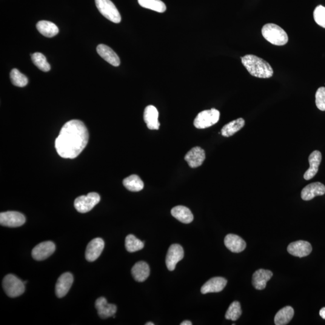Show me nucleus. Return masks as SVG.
I'll return each mask as SVG.
<instances>
[{"label": "nucleus", "instance_id": "31", "mask_svg": "<svg viewBox=\"0 0 325 325\" xmlns=\"http://www.w3.org/2000/svg\"><path fill=\"white\" fill-rule=\"evenodd\" d=\"M31 58L33 64L40 70L44 71V72H48L50 70V65L47 62L44 54L41 53H35L31 54Z\"/></svg>", "mask_w": 325, "mask_h": 325}, {"label": "nucleus", "instance_id": "32", "mask_svg": "<svg viewBox=\"0 0 325 325\" xmlns=\"http://www.w3.org/2000/svg\"><path fill=\"white\" fill-rule=\"evenodd\" d=\"M242 313L241 304L238 301H235L231 304L225 314V318L227 320L236 321L241 317Z\"/></svg>", "mask_w": 325, "mask_h": 325}, {"label": "nucleus", "instance_id": "33", "mask_svg": "<svg viewBox=\"0 0 325 325\" xmlns=\"http://www.w3.org/2000/svg\"><path fill=\"white\" fill-rule=\"evenodd\" d=\"M10 79L12 84L17 87H25L28 84L27 77L17 69H13L11 71Z\"/></svg>", "mask_w": 325, "mask_h": 325}, {"label": "nucleus", "instance_id": "3", "mask_svg": "<svg viewBox=\"0 0 325 325\" xmlns=\"http://www.w3.org/2000/svg\"><path fill=\"white\" fill-rule=\"evenodd\" d=\"M261 33L265 39L277 46H283L289 41V37L286 31L275 24L264 25L262 28Z\"/></svg>", "mask_w": 325, "mask_h": 325}, {"label": "nucleus", "instance_id": "36", "mask_svg": "<svg viewBox=\"0 0 325 325\" xmlns=\"http://www.w3.org/2000/svg\"><path fill=\"white\" fill-rule=\"evenodd\" d=\"M319 315H320L322 319H325V307L322 308L319 312Z\"/></svg>", "mask_w": 325, "mask_h": 325}, {"label": "nucleus", "instance_id": "22", "mask_svg": "<svg viewBox=\"0 0 325 325\" xmlns=\"http://www.w3.org/2000/svg\"><path fill=\"white\" fill-rule=\"evenodd\" d=\"M273 273L270 270L259 269L253 273L252 284L256 290H263L266 288L268 281L272 277Z\"/></svg>", "mask_w": 325, "mask_h": 325}, {"label": "nucleus", "instance_id": "19", "mask_svg": "<svg viewBox=\"0 0 325 325\" xmlns=\"http://www.w3.org/2000/svg\"><path fill=\"white\" fill-rule=\"evenodd\" d=\"M144 118L147 127L150 130H159L160 122H159V112L154 105H148L145 108Z\"/></svg>", "mask_w": 325, "mask_h": 325}, {"label": "nucleus", "instance_id": "11", "mask_svg": "<svg viewBox=\"0 0 325 325\" xmlns=\"http://www.w3.org/2000/svg\"><path fill=\"white\" fill-rule=\"evenodd\" d=\"M104 241L101 238L93 239L87 244L85 250V258L89 262L95 261L101 255L104 248Z\"/></svg>", "mask_w": 325, "mask_h": 325}, {"label": "nucleus", "instance_id": "7", "mask_svg": "<svg viewBox=\"0 0 325 325\" xmlns=\"http://www.w3.org/2000/svg\"><path fill=\"white\" fill-rule=\"evenodd\" d=\"M100 196L95 192L88 193L87 195L79 196L74 201V207L79 212L85 213L90 212L100 201Z\"/></svg>", "mask_w": 325, "mask_h": 325}, {"label": "nucleus", "instance_id": "14", "mask_svg": "<svg viewBox=\"0 0 325 325\" xmlns=\"http://www.w3.org/2000/svg\"><path fill=\"white\" fill-rule=\"evenodd\" d=\"M325 193V185L320 182H316L307 185L302 189L301 198L304 201H310L316 196H322Z\"/></svg>", "mask_w": 325, "mask_h": 325}, {"label": "nucleus", "instance_id": "23", "mask_svg": "<svg viewBox=\"0 0 325 325\" xmlns=\"http://www.w3.org/2000/svg\"><path fill=\"white\" fill-rule=\"evenodd\" d=\"M132 276L136 281L144 282L150 274L149 265L145 261H139L135 264L132 269Z\"/></svg>", "mask_w": 325, "mask_h": 325}, {"label": "nucleus", "instance_id": "2", "mask_svg": "<svg viewBox=\"0 0 325 325\" xmlns=\"http://www.w3.org/2000/svg\"><path fill=\"white\" fill-rule=\"evenodd\" d=\"M241 59L242 64L250 75L260 79H269L273 76V68L264 59L252 54H247Z\"/></svg>", "mask_w": 325, "mask_h": 325}, {"label": "nucleus", "instance_id": "38", "mask_svg": "<svg viewBox=\"0 0 325 325\" xmlns=\"http://www.w3.org/2000/svg\"><path fill=\"white\" fill-rule=\"evenodd\" d=\"M145 325H155V324H153V322H148Z\"/></svg>", "mask_w": 325, "mask_h": 325}, {"label": "nucleus", "instance_id": "30", "mask_svg": "<svg viewBox=\"0 0 325 325\" xmlns=\"http://www.w3.org/2000/svg\"><path fill=\"white\" fill-rule=\"evenodd\" d=\"M125 247L128 252H135L143 249L144 243L133 235H128L125 239Z\"/></svg>", "mask_w": 325, "mask_h": 325}, {"label": "nucleus", "instance_id": "13", "mask_svg": "<svg viewBox=\"0 0 325 325\" xmlns=\"http://www.w3.org/2000/svg\"><path fill=\"white\" fill-rule=\"evenodd\" d=\"M74 281V277L70 272L63 273L60 276L56 285V294L59 298L66 296L69 292Z\"/></svg>", "mask_w": 325, "mask_h": 325}, {"label": "nucleus", "instance_id": "12", "mask_svg": "<svg viewBox=\"0 0 325 325\" xmlns=\"http://www.w3.org/2000/svg\"><path fill=\"white\" fill-rule=\"evenodd\" d=\"M287 251L291 255L302 258L309 255L312 252V246L309 242L299 241L291 243L288 246Z\"/></svg>", "mask_w": 325, "mask_h": 325}, {"label": "nucleus", "instance_id": "8", "mask_svg": "<svg viewBox=\"0 0 325 325\" xmlns=\"http://www.w3.org/2000/svg\"><path fill=\"white\" fill-rule=\"evenodd\" d=\"M25 216L18 212H6L0 213V224L2 226L16 228L22 226L25 222Z\"/></svg>", "mask_w": 325, "mask_h": 325}, {"label": "nucleus", "instance_id": "18", "mask_svg": "<svg viewBox=\"0 0 325 325\" xmlns=\"http://www.w3.org/2000/svg\"><path fill=\"white\" fill-rule=\"evenodd\" d=\"M224 244L228 249L235 253L241 252L246 247V242L243 239L233 234H230L225 237Z\"/></svg>", "mask_w": 325, "mask_h": 325}, {"label": "nucleus", "instance_id": "6", "mask_svg": "<svg viewBox=\"0 0 325 325\" xmlns=\"http://www.w3.org/2000/svg\"><path fill=\"white\" fill-rule=\"evenodd\" d=\"M99 12L109 21L118 24L121 21V16L115 5L110 0H95Z\"/></svg>", "mask_w": 325, "mask_h": 325}, {"label": "nucleus", "instance_id": "25", "mask_svg": "<svg viewBox=\"0 0 325 325\" xmlns=\"http://www.w3.org/2000/svg\"><path fill=\"white\" fill-rule=\"evenodd\" d=\"M36 28L40 33L47 38H53L59 33L58 27L50 21H39L36 24Z\"/></svg>", "mask_w": 325, "mask_h": 325}, {"label": "nucleus", "instance_id": "24", "mask_svg": "<svg viewBox=\"0 0 325 325\" xmlns=\"http://www.w3.org/2000/svg\"><path fill=\"white\" fill-rule=\"evenodd\" d=\"M171 215L179 222L184 224H190L193 220V215L187 207L178 205L171 210Z\"/></svg>", "mask_w": 325, "mask_h": 325}, {"label": "nucleus", "instance_id": "17", "mask_svg": "<svg viewBox=\"0 0 325 325\" xmlns=\"http://www.w3.org/2000/svg\"><path fill=\"white\" fill-rule=\"evenodd\" d=\"M227 280L222 277L211 278L201 287V292L202 294L209 293H219L223 290L227 286Z\"/></svg>", "mask_w": 325, "mask_h": 325}, {"label": "nucleus", "instance_id": "27", "mask_svg": "<svg viewBox=\"0 0 325 325\" xmlns=\"http://www.w3.org/2000/svg\"><path fill=\"white\" fill-rule=\"evenodd\" d=\"M294 316V310L292 307L287 306L276 313L275 324L276 325H285L289 323Z\"/></svg>", "mask_w": 325, "mask_h": 325}, {"label": "nucleus", "instance_id": "37", "mask_svg": "<svg viewBox=\"0 0 325 325\" xmlns=\"http://www.w3.org/2000/svg\"><path fill=\"white\" fill-rule=\"evenodd\" d=\"M181 325H192V323L189 321H185L184 322H181Z\"/></svg>", "mask_w": 325, "mask_h": 325}, {"label": "nucleus", "instance_id": "4", "mask_svg": "<svg viewBox=\"0 0 325 325\" xmlns=\"http://www.w3.org/2000/svg\"><path fill=\"white\" fill-rule=\"evenodd\" d=\"M2 287L5 293L10 298H16L23 294L25 284L21 279L12 274L5 276L2 281Z\"/></svg>", "mask_w": 325, "mask_h": 325}, {"label": "nucleus", "instance_id": "10", "mask_svg": "<svg viewBox=\"0 0 325 325\" xmlns=\"http://www.w3.org/2000/svg\"><path fill=\"white\" fill-rule=\"evenodd\" d=\"M56 245L53 242H42L33 248L31 255L37 261H42L48 258L55 251Z\"/></svg>", "mask_w": 325, "mask_h": 325}, {"label": "nucleus", "instance_id": "35", "mask_svg": "<svg viewBox=\"0 0 325 325\" xmlns=\"http://www.w3.org/2000/svg\"><path fill=\"white\" fill-rule=\"evenodd\" d=\"M316 104L319 110L325 111V87L319 88L316 92Z\"/></svg>", "mask_w": 325, "mask_h": 325}, {"label": "nucleus", "instance_id": "21", "mask_svg": "<svg viewBox=\"0 0 325 325\" xmlns=\"http://www.w3.org/2000/svg\"><path fill=\"white\" fill-rule=\"evenodd\" d=\"M309 161L310 168L306 171L304 175V178L306 180H310L317 174L319 165H320L322 161V154L320 151H313L309 156Z\"/></svg>", "mask_w": 325, "mask_h": 325}, {"label": "nucleus", "instance_id": "29", "mask_svg": "<svg viewBox=\"0 0 325 325\" xmlns=\"http://www.w3.org/2000/svg\"><path fill=\"white\" fill-rule=\"evenodd\" d=\"M140 5L148 9L163 13L166 10V5L161 0H138Z\"/></svg>", "mask_w": 325, "mask_h": 325}, {"label": "nucleus", "instance_id": "16", "mask_svg": "<svg viewBox=\"0 0 325 325\" xmlns=\"http://www.w3.org/2000/svg\"><path fill=\"white\" fill-rule=\"evenodd\" d=\"M95 308L98 316L102 319H107L115 316L117 307L115 305L108 304L104 297L99 298L95 302Z\"/></svg>", "mask_w": 325, "mask_h": 325}, {"label": "nucleus", "instance_id": "34", "mask_svg": "<svg viewBox=\"0 0 325 325\" xmlns=\"http://www.w3.org/2000/svg\"><path fill=\"white\" fill-rule=\"evenodd\" d=\"M313 15L316 23L325 28V7L318 5L314 11Z\"/></svg>", "mask_w": 325, "mask_h": 325}, {"label": "nucleus", "instance_id": "15", "mask_svg": "<svg viewBox=\"0 0 325 325\" xmlns=\"http://www.w3.org/2000/svg\"><path fill=\"white\" fill-rule=\"evenodd\" d=\"M205 159V153L201 148L196 147L192 148L185 156V161L190 167L196 168L201 166Z\"/></svg>", "mask_w": 325, "mask_h": 325}, {"label": "nucleus", "instance_id": "5", "mask_svg": "<svg viewBox=\"0 0 325 325\" xmlns=\"http://www.w3.org/2000/svg\"><path fill=\"white\" fill-rule=\"evenodd\" d=\"M220 118V112L215 108L202 111L194 120V125L198 129H204L216 124Z\"/></svg>", "mask_w": 325, "mask_h": 325}, {"label": "nucleus", "instance_id": "26", "mask_svg": "<svg viewBox=\"0 0 325 325\" xmlns=\"http://www.w3.org/2000/svg\"><path fill=\"white\" fill-rule=\"evenodd\" d=\"M245 121L243 118H239L230 122L222 128L221 135L224 137L232 136L244 126Z\"/></svg>", "mask_w": 325, "mask_h": 325}, {"label": "nucleus", "instance_id": "20", "mask_svg": "<svg viewBox=\"0 0 325 325\" xmlns=\"http://www.w3.org/2000/svg\"><path fill=\"white\" fill-rule=\"evenodd\" d=\"M97 53L105 61L109 63L114 67H118L120 65V59L112 48L104 44L99 45L96 48Z\"/></svg>", "mask_w": 325, "mask_h": 325}, {"label": "nucleus", "instance_id": "28", "mask_svg": "<svg viewBox=\"0 0 325 325\" xmlns=\"http://www.w3.org/2000/svg\"><path fill=\"white\" fill-rule=\"evenodd\" d=\"M124 186L131 192H139L144 189V183L138 175H132L125 178Z\"/></svg>", "mask_w": 325, "mask_h": 325}, {"label": "nucleus", "instance_id": "9", "mask_svg": "<svg viewBox=\"0 0 325 325\" xmlns=\"http://www.w3.org/2000/svg\"><path fill=\"white\" fill-rule=\"evenodd\" d=\"M184 249L180 245L178 244L171 245L168 250L166 258V264L168 270H174L176 264L184 258Z\"/></svg>", "mask_w": 325, "mask_h": 325}, {"label": "nucleus", "instance_id": "1", "mask_svg": "<svg viewBox=\"0 0 325 325\" xmlns=\"http://www.w3.org/2000/svg\"><path fill=\"white\" fill-rule=\"evenodd\" d=\"M88 141L89 133L83 122L73 119L62 128L56 139V150L62 158L75 159L86 147Z\"/></svg>", "mask_w": 325, "mask_h": 325}]
</instances>
